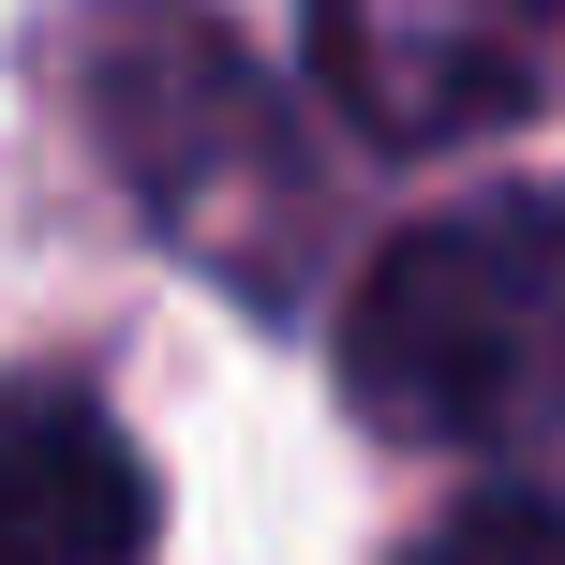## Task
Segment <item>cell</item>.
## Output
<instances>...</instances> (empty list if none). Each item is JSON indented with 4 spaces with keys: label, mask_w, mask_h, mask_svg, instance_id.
<instances>
[{
    "label": "cell",
    "mask_w": 565,
    "mask_h": 565,
    "mask_svg": "<svg viewBox=\"0 0 565 565\" xmlns=\"http://www.w3.org/2000/svg\"><path fill=\"white\" fill-rule=\"evenodd\" d=\"M342 402L447 461L565 447V179L402 224L342 298Z\"/></svg>",
    "instance_id": "6da1fadb"
},
{
    "label": "cell",
    "mask_w": 565,
    "mask_h": 565,
    "mask_svg": "<svg viewBox=\"0 0 565 565\" xmlns=\"http://www.w3.org/2000/svg\"><path fill=\"white\" fill-rule=\"evenodd\" d=\"M60 105H75L89 164L149 209L209 282L238 298H298V238H312V164L298 119L268 105L254 45L194 0H89L45 45Z\"/></svg>",
    "instance_id": "7a4b0ae2"
},
{
    "label": "cell",
    "mask_w": 565,
    "mask_h": 565,
    "mask_svg": "<svg viewBox=\"0 0 565 565\" xmlns=\"http://www.w3.org/2000/svg\"><path fill=\"white\" fill-rule=\"evenodd\" d=\"M565 0H312V75L372 149H461L551 89Z\"/></svg>",
    "instance_id": "3957f363"
},
{
    "label": "cell",
    "mask_w": 565,
    "mask_h": 565,
    "mask_svg": "<svg viewBox=\"0 0 565 565\" xmlns=\"http://www.w3.org/2000/svg\"><path fill=\"white\" fill-rule=\"evenodd\" d=\"M149 461L89 387H0V565H135Z\"/></svg>",
    "instance_id": "277c9868"
},
{
    "label": "cell",
    "mask_w": 565,
    "mask_h": 565,
    "mask_svg": "<svg viewBox=\"0 0 565 565\" xmlns=\"http://www.w3.org/2000/svg\"><path fill=\"white\" fill-rule=\"evenodd\" d=\"M402 565H565V507H521V491L507 507H461L447 536H417Z\"/></svg>",
    "instance_id": "5b68a950"
}]
</instances>
